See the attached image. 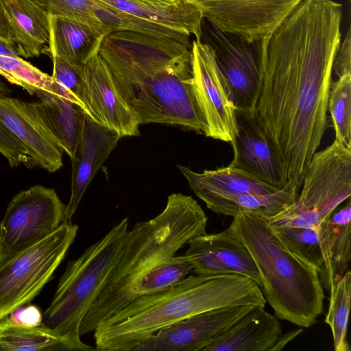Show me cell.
Segmentation results:
<instances>
[{"label":"cell","instance_id":"1","mask_svg":"<svg viewBox=\"0 0 351 351\" xmlns=\"http://www.w3.org/2000/svg\"><path fill=\"white\" fill-rule=\"evenodd\" d=\"M342 16L339 2L302 0L259 43L262 81L255 114L280 158L287 182L300 189L328 126Z\"/></svg>","mask_w":351,"mask_h":351},{"label":"cell","instance_id":"2","mask_svg":"<svg viewBox=\"0 0 351 351\" xmlns=\"http://www.w3.org/2000/svg\"><path fill=\"white\" fill-rule=\"evenodd\" d=\"M99 54L141 124L180 125L205 134L207 125L195 90L190 43L113 32L104 36Z\"/></svg>","mask_w":351,"mask_h":351},{"label":"cell","instance_id":"3","mask_svg":"<svg viewBox=\"0 0 351 351\" xmlns=\"http://www.w3.org/2000/svg\"><path fill=\"white\" fill-rule=\"evenodd\" d=\"M252 279L239 274L189 275L159 293L134 298L93 331L95 350L130 351L160 329L203 312L239 305L265 306Z\"/></svg>","mask_w":351,"mask_h":351},{"label":"cell","instance_id":"4","mask_svg":"<svg viewBox=\"0 0 351 351\" xmlns=\"http://www.w3.org/2000/svg\"><path fill=\"white\" fill-rule=\"evenodd\" d=\"M208 217L191 196L172 193L154 218L129 230L106 285L84 315L80 336L93 332L134 298L138 280L160 262L175 255L193 237L206 233Z\"/></svg>","mask_w":351,"mask_h":351},{"label":"cell","instance_id":"5","mask_svg":"<svg viewBox=\"0 0 351 351\" xmlns=\"http://www.w3.org/2000/svg\"><path fill=\"white\" fill-rule=\"evenodd\" d=\"M227 229L252 255L275 316L302 328L313 325L324 300L317 268L292 254L267 218L240 213Z\"/></svg>","mask_w":351,"mask_h":351},{"label":"cell","instance_id":"6","mask_svg":"<svg viewBox=\"0 0 351 351\" xmlns=\"http://www.w3.org/2000/svg\"><path fill=\"white\" fill-rule=\"evenodd\" d=\"M128 219H121L77 258L69 261L43 324L60 336L82 342L81 322L108 280L124 243Z\"/></svg>","mask_w":351,"mask_h":351},{"label":"cell","instance_id":"7","mask_svg":"<svg viewBox=\"0 0 351 351\" xmlns=\"http://www.w3.org/2000/svg\"><path fill=\"white\" fill-rule=\"evenodd\" d=\"M296 201L267 219L271 227L319 226L351 195V149L335 139L316 152L304 174Z\"/></svg>","mask_w":351,"mask_h":351},{"label":"cell","instance_id":"8","mask_svg":"<svg viewBox=\"0 0 351 351\" xmlns=\"http://www.w3.org/2000/svg\"><path fill=\"white\" fill-rule=\"evenodd\" d=\"M77 230V225L62 223L42 240L0 259V319L40 293L64 260Z\"/></svg>","mask_w":351,"mask_h":351},{"label":"cell","instance_id":"9","mask_svg":"<svg viewBox=\"0 0 351 351\" xmlns=\"http://www.w3.org/2000/svg\"><path fill=\"white\" fill-rule=\"evenodd\" d=\"M66 205L56 191L36 184L14 195L0 223V259L45 238L62 223Z\"/></svg>","mask_w":351,"mask_h":351},{"label":"cell","instance_id":"10","mask_svg":"<svg viewBox=\"0 0 351 351\" xmlns=\"http://www.w3.org/2000/svg\"><path fill=\"white\" fill-rule=\"evenodd\" d=\"M302 0H192L222 32L248 43L269 38Z\"/></svg>","mask_w":351,"mask_h":351},{"label":"cell","instance_id":"11","mask_svg":"<svg viewBox=\"0 0 351 351\" xmlns=\"http://www.w3.org/2000/svg\"><path fill=\"white\" fill-rule=\"evenodd\" d=\"M191 65L196 96L207 125L204 135L231 143L238 132L236 108L213 47L193 40Z\"/></svg>","mask_w":351,"mask_h":351},{"label":"cell","instance_id":"12","mask_svg":"<svg viewBox=\"0 0 351 351\" xmlns=\"http://www.w3.org/2000/svg\"><path fill=\"white\" fill-rule=\"evenodd\" d=\"M211 25L215 45H210L236 110L255 112L262 81L259 43H248Z\"/></svg>","mask_w":351,"mask_h":351},{"label":"cell","instance_id":"13","mask_svg":"<svg viewBox=\"0 0 351 351\" xmlns=\"http://www.w3.org/2000/svg\"><path fill=\"white\" fill-rule=\"evenodd\" d=\"M256 305H239L195 314L148 336L130 351H201Z\"/></svg>","mask_w":351,"mask_h":351},{"label":"cell","instance_id":"14","mask_svg":"<svg viewBox=\"0 0 351 351\" xmlns=\"http://www.w3.org/2000/svg\"><path fill=\"white\" fill-rule=\"evenodd\" d=\"M86 114L120 138L139 135L141 119L126 103L113 76L99 54L84 66Z\"/></svg>","mask_w":351,"mask_h":351},{"label":"cell","instance_id":"15","mask_svg":"<svg viewBox=\"0 0 351 351\" xmlns=\"http://www.w3.org/2000/svg\"><path fill=\"white\" fill-rule=\"evenodd\" d=\"M0 123L27 148L34 167L50 173L62 167L63 150L44 120L36 102L0 97Z\"/></svg>","mask_w":351,"mask_h":351},{"label":"cell","instance_id":"16","mask_svg":"<svg viewBox=\"0 0 351 351\" xmlns=\"http://www.w3.org/2000/svg\"><path fill=\"white\" fill-rule=\"evenodd\" d=\"M184 258L196 275L239 274L250 278L261 288V278L247 247L228 229L192 237Z\"/></svg>","mask_w":351,"mask_h":351},{"label":"cell","instance_id":"17","mask_svg":"<svg viewBox=\"0 0 351 351\" xmlns=\"http://www.w3.org/2000/svg\"><path fill=\"white\" fill-rule=\"evenodd\" d=\"M238 132L231 144L233 159L229 166L253 178L282 189L287 183L280 158L266 136L255 112L236 110Z\"/></svg>","mask_w":351,"mask_h":351},{"label":"cell","instance_id":"18","mask_svg":"<svg viewBox=\"0 0 351 351\" xmlns=\"http://www.w3.org/2000/svg\"><path fill=\"white\" fill-rule=\"evenodd\" d=\"M121 138L86 114L82 135L71 160V193L66 205L63 223H71L92 179L117 147Z\"/></svg>","mask_w":351,"mask_h":351},{"label":"cell","instance_id":"19","mask_svg":"<svg viewBox=\"0 0 351 351\" xmlns=\"http://www.w3.org/2000/svg\"><path fill=\"white\" fill-rule=\"evenodd\" d=\"M264 307L254 306L201 351H272L283 333L277 317Z\"/></svg>","mask_w":351,"mask_h":351},{"label":"cell","instance_id":"20","mask_svg":"<svg viewBox=\"0 0 351 351\" xmlns=\"http://www.w3.org/2000/svg\"><path fill=\"white\" fill-rule=\"evenodd\" d=\"M351 204L335 210L319 225V235L324 263L319 272L323 287L330 291L343 276L351 260Z\"/></svg>","mask_w":351,"mask_h":351},{"label":"cell","instance_id":"21","mask_svg":"<svg viewBox=\"0 0 351 351\" xmlns=\"http://www.w3.org/2000/svg\"><path fill=\"white\" fill-rule=\"evenodd\" d=\"M122 12L158 25L193 35L201 40L203 15L195 3L179 0L160 5L136 0H99Z\"/></svg>","mask_w":351,"mask_h":351},{"label":"cell","instance_id":"22","mask_svg":"<svg viewBox=\"0 0 351 351\" xmlns=\"http://www.w3.org/2000/svg\"><path fill=\"white\" fill-rule=\"evenodd\" d=\"M19 56L38 57L50 37L49 14L33 0H3Z\"/></svg>","mask_w":351,"mask_h":351},{"label":"cell","instance_id":"23","mask_svg":"<svg viewBox=\"0 0 351 351\" xmlns=\"http://www.w3.org/2000/svg\"><path fill=\"white\" fill-rule=\"evenodd\" d=\"M177 167L195 195L201 199L211 196L268 194L280 190L229 165L202 173L182 165Z\"/></svg>","mask_w":351,"mask_h":351},{"label":"cell","instance_id":"24","mask_svg":"<svg viewBox=\"0 0 351 351\" xmlns=\"http://www.w3.org/2000/svg\"><path fill=\"white\" fill-rule=\"evenodd\" d=\"M49 24L47 53H54L77 66L99 54L105 35L78 21L53 15Z\"/></svg>","mask_w":351,"mask_h":351},{"label":"cell","instance_id":"25","mask_svg":"<svg viewBox=\"0 0 351 351\" xmlns=\"http://www.w3.org/2000/svg\"><path fill=\"white\" fill-rule=\"evenodd\" d=\"M38 110L63 152L72 158L80 141L86 112L71 100L50 93L36 94Z\"/></svg>","mask_w":351,"mask_h":351},{"label":"cell","instance_id":"26","mask_svg":"<svg viewBox=\"0 0 351 351\" xmlns=\"http://www.w3.org/2000/svg\"><path fill=\"white\" fill-rule=\"evenodd\" d=\"M300 189L287 182L282 189L272 193L211 196L202 200L208 209L217 214L233 217L240 213H247L268 219L294 203Z\"/></svg>","mask_w":351,"mask_h":351},{"label":"cell","instance_id":"27","mask_svg":"<svg viewBox=\"0 0 351 351\" xmlns=\"http://www.w3.org/2000/svg\"><path fill=\"white\" fill-rule=\"evenodd\" d=\"M84 342L57 334L43 323L35 326L12 325L0 320V351H91Z\"/></svg>","mask_w":351,"mask_h":351},{"label":"cell","instance_id":"28","mask_svg":"<svg viewBox=\"0 0 351 351\" xmlns=\"http://www.w3.org/2000/svg\"><path fill=\"white\" fill-rule=\"evenodd\" d=\"M0 75L10 83L21 86L31 95L41 91L50 93L71 100L85 111L82 102L73 93L52 76L41 71L19 56L0 54Z\"/></svg>","mask_w":351,"mask_h":351},{"label":"cell","instance_id":"29","mask_svg":"<svg viewBox=\"0 0 351 351\" xmlns=\"http://www.w3.org/2000/svg\"><path fill=\"white\" fill-rule=\"evenodd\" d=\"M329 291L330 302L325 322L332 330L334 349L335 351H350L347 341L351 298V272L349 269Z\"/></svg>","mask_w":351,"mask_h":351},{"label":"cell","instance_id":"30","mask_svg":"<svg viewBox=\"0 0 351 351\" xmlns=\"http://www.w3.org/2000/svg\"><path fill=\"white\" fill-rule=\"evenodd\" d=\"M192 271V265L183 255L166 258L138 280L134 289V298L167 290L181 282Z\"/></svg>","mask_w":351,"mask_h":351},{"label":"cell","instance_id":"31","mask_svg":"<svg viewBox=\"0 0 351 351\" xmlns=\"http://www.w3.org/2000/svg\"><path fill=\"white\" fill-rule=\"evenodd\" d=\"M271 228L292 254L316 267L319 272L322 270L324 259L319 236V226L311 228Z\"/></svg>","mask_w":351,"mask_h":351},{"label":"cell","instance_id":"32","mask_svg":"<svg viewBox=\"0 0 351 351\" xmlns=\"http://www.w3.org/2000/svg\"><path fill=\"white\" fill-rule=\"evenodd\" d=\"M335 139L351 149V73L332 82L328 99Z\"/></svg>","mask_w":351,"mask_h":351},{"label":"cell","instance_id":"33","mask_svg":"<svg viewBox=\"0 0 351 351\" xmlns=\"http://www.w3.org/2000/svg\"><path fill=\"white\" fill-rule=\"evenodd\" d=\"M48 14L85 24L97 32L108 34L94 11L95 0H33Z\"/></svg>","mask_w":351,"mask_h":351},{"label":"cell","instance_id":"34","mask_svg":"<svg viewBox=\"0 0 351 351\" xmlns=\"http://www.w3.org/2000/svg\"><path fill=\"white\" fill-rule=\"evenodd\" d=\"M49 53L53 62L51 76L82 102L86 113L85 106L86 84L84 77V66H75L54 53Z\"/></svg>","mask_w":351,"mask_h":351},{"label":"cell","instance_id":"35","mask_svg":"<svg viewBox=\"0 0 351 351\" xmlns=\"http://www.w3.org/2000/svg\"><path fill=\"white\" fill-rule=\"evenodd\" d=\"M0 154L12 167L24 165L34 167L32 160L24 145L0 123Z\"/></svg>","mask_w":351,"mask_h":351},{"label":"cell","instance_id":"36","mask_svg":"<svg viewBox=\"0 0 351 351\" xmlns=\"http://www.w3.org/2000/svg\"><path fill=\"white\" fill-rule=\"evenodd\" d=\"M1 319L12 325L35 326L42 324L43 313L36 305L27 304Z\"/></svg>","mask_w":351,"mask_h":351},{"label":"cell","instance_id":"37","mask_svg":"<svg viewBox=\"0 0 351 351\" xmlns=\"http://www.w3.org/2000/svg\"><path fill=\"white\" fill-rule=\"evenodd\" d=\"M339 77L351 73V28L349 27L347 34L340 43L335 53L332 72Z\"/></svg>","mask_w":351,"mask_h":351},{"label":"cell","instance_id":"38","mask_svg":"<svg viewBox=\"0 0 351 351\" xmlns=\"http://www.w3.org/2000/svg\"><path fill=\"white\" fill-rule=\"evenodd\" d=\"M0 37L14 44V37L10 25L3 0H0Z\"/></svg>","mask_w":351,"mask_h":351},{"label":"cell","instance_id":"39","mask_svg":"<svg viewBox=\"0 0 351 351\" xmlns=\"http://www.w3.org/2000/svg\"><path fill=\"white\" fill-rule=\"evenodd\" d=\"M303 331L302 329L295 330L288 332L285 335L282 334L280 339L277 341L276 345L272 349V351H279L283 349V348L296 337L300 333Z\"/></svg>","mask_w":351,"mask_h":351},{"label":"cell","instance_id":"40","mask_svg":"<svg viewBox=\"0 0 351 351\" xmlns=\"http://www.w3.org/2000/svg\"><path fill=\"white\" fill-rule=\"evenodd\" d=\"M0 54L8 55L14 57L19 56L17 53L15 45L1 37H0Z\"/></svg>","mask_w":351,"mask_h":351},{"label":"cell","instance_id":"41","mask_svg":"<svg viewBox=\"0 0 351 351\" xmlns=\"http://www.w3.org/2000/svg\"><path fill=\"white\" fill-rule=\"evenodd\" d=\"M12 89L4 82L0 80V97L10 96Z\"/></svg>","mask_w":351,"mask_h":351},{"label":"cell","instance_id":"42","mask_svg":"<svg viewBox=\"0 0 351 351\" xmlns=\"http://www.w3.org/2000/svg\"><path fill=\"white\" fill-rule=\"evenodd\" d=\"M163 1H167V2L173 3V2L178 1V0H163Z\"/></svg>","mask_w":351,"mask_h":351},{"label":"cell","instance_id":"43","mask_svg":"<svg viewBox=\"0 0 351 351\" xmlns=\"http://www.w3.org/2000/svg\"><path fill=\"white\" fill-rule=\"evenodd\" d=\"M0 240H1V237H0Z\"/></svg>","mask_w":351,"mask_h":351}]
</instances>
